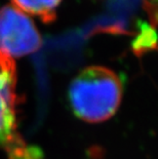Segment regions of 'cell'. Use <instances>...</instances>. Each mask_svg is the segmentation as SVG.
<instances>
[{"instance_id": "7a4b0ae2", "label": "cell", "mask_w": 158, "mask_h": 159, "mask_svg": "<svg viewBox=\"0 0 158 159\" xmlns=\"http://www.w3.org/2000/svg\"><path fill=\"white\" fill-rule=\"evenodd\" d=\"M41 46V36L26 13L12 5L0 8V52L12 59L31 55Z\"/></svg>"}, {"instance_id": "5b68a950", "label": "cell", "mask_w": 158, "mask_h": 159, "mask_svg": "<svg viewBox=\"0 0 158 159\" xmlns=\"http://www.w3.org/2000/svg\"><path fill=\"white\" fill-rule=\"evenodd\" d=\"M141 31L142 32L138 36V40L133 44V50L139 55L154 48L157 42L155 32L152 29H150L147 25H143L141 27Z\"/></svg>"}, {"instance_id": "3957f363", "label": "cell", "mask_w": 158, "mask_h": 159, "mask_svg": "<svg viewBox=\"0 0 158 159\" xmlns=\"http://www.w3.org/2000/svg\"><path fill=\"white\" fill-rule=\"evenodd\" d=\"M16 70L15 59L0 52V145L13 140L16 129Z\"/></svg>"}, {"instance_id": "6da1fadb", "label": "cell", "mask_w": 158, "mask_h": 159, "mask_svg": "<svg viewBox=\"0 0 158 159\" xmlns=\"http://www.w3.org/2000/svg\"><path fill=\"white\" fill-rule=\"evenodd\" d=\"M123 86L119 76L107 67L89 66L70 83L68 96L80 120L100 123L110 119L121 104Z\"/></svg>"}, {"instance_id": "277c9868", "label": "cell", "mask_w": 158, "mask_h": 159, "mask_svg": "<svg viewBox=\"0 0 158 159\" xmlns=\"http://www.w3.org/2000/svg\"><path fill=\"white\" fill-rule=\"evenodd\" d=\"M15 7L22 12L40 19L43 23H52L56 19V8L62 0H11Z\"/></svg>"}]
</instances>
